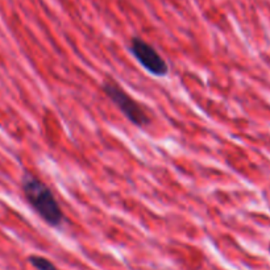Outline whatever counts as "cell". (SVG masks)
Instances as JSON below:
<instances>
[{"label": "cell", "instance_id": "1", "mask_svg": "<svg viewBox=\"0 0 270 270\" xmlns=\"http://www.w3.org/2000/svg\"><path fill=\"white\" fill-rule=\"evenodd\" d=\"M23 191L36 212L42 218L45 223L51 227L61 226L64 212L51 190L41 179L32 174H25L23 178Z\"/></svg>", "mask_w": 270, "mask_h": 270}, {"label": "cell", "instance_id": "2", "mask_svg": "<svg viewBox=\"0 0 270 270\" xmlns=\"http://www.w3.org/2000/svg\"><path fill=\"white\" fill-rule=\"evenodd\" d=\"M103 91L107 98L122 111L123 115L128 119L132 124L142 127L149 124L150 119L146 111L139 101H136L128 92L118 85V82L108 81L103 85Z\"/></svg>", "mask_w": 270, "mask_h": 270}, {"label": "cell", "instance_id": "3", "mask_svg": "<svg viewBox=\"0 0 270 270\" xmlns=\"http://www.w3.org/2000/svg\"><path fill=\"white\" fill-rule=\"evenodd\" d=\"M131 51L133 57L139 61L142 68L148 70L150 74L157 77H164L168 74V64L154 47L146 41L139 37H133L131 41Z\"/></svg>", "mask_w": 270, "mask_h": 270}, {"label": "cell", "instance_id": "4", "mask_svg": "<svg viewBox=\"0 0 270 270\" xmlns=\"http://www.w3.org/2000/svg\"><path fill=\"white\" fill-rule=\"evenodd\" d=\"M29 262L37 270H58L56 267V265L53 262H50L47 258H45V257L31 256L29 257Z\"/></svg>", "mask_w": 270, "mask_h": 270}]
</instances>
